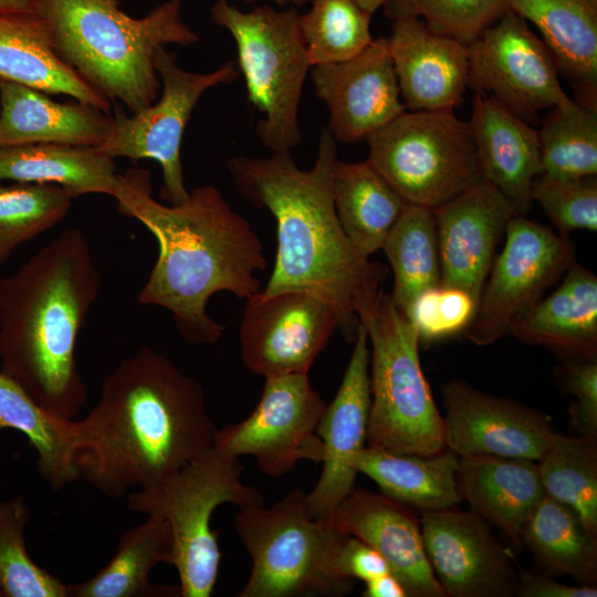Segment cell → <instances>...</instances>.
Masks as SVG:
<instances>
[{
    "label": "cell",
    "mask_w": 597,
    "mask_h": 597,
    "mask_svg": "<svg viewBox=\"0 0 597 597\" xmlns=\"http://www.w3.org/2000/svg\"><path fill=\"white\" fill-rule=\"evenodd\" d=\"M75 425L80 478L109 498L163 482L212 449L218 430L200 381L148 346L107 375Z\"/></svg>",
    "instance_id": "6da1fadb"
},
{
    "label": "cell",
    "mask_w": 597,
    "mask_h": 597,
    "mask_svg": "<svg viewBox=\"0 0 597 597\" xmlns=\"http://www.w3.org/2000/svg\"><path fill=\"white\" fill-rule=\"evenodd\" d=\"M122 176L117 211L138 220L159 247L138 302L169 311L187 343L214 344L224 327L206 311L210 297L230 292L249 300L261 291L255 273L268 261L259 235L213 186L197 187L184 203L167 206L153 198L147 170Z\"/></svg>",
    "instance_id": "7a4b0ae2"
},
{
    "label": "cell",
    "mask_w": 597,
    "mask_h": 597,
    "mask_svg": "<svg viewBox=\"0 0 597 597\" xmlns=\"http://www.w3.org/2000/svg\"><path fill=\"white\" fill-rule=\"evenodd\" d=\"M336 139L323 128L313 167L301 169L291 153L233 157L228 170L238 192L276 221L277 248L264 295L311 292L333 306L338 329L354 342L359 313L383 291L387 269L363 256L345 234L331 191Z\"/></svg>",
    "instance_id": "3957f363"
},
{
    "label": "cell",
    "mask_w": 597,
    "mask_h": 597,
    "mask_svg": "<svg viewBox=\"0 0 597 597\" xmlns=\"http://www.w3.org/2000/svg\"><path fill=\"white\" fill-rule=\"evenodd\" d=\"M102 284L76 227L0 277V371L62 419L72 420L87 400L76 344Z\"/></svg>",
    "instance_id": "277c9868"
},
{
    "label": "cell",
    "mask_w": 597,
    "mask_h": 597,
    "mask_svg": "<svg viewBox=\"0 0 597 597\" xmlns=\"http://www.w3.org/2000/svg\"><path fill=\"white\" fill-rule=\"evenodd\" d=\"M181 2L168 0L133 18L121 10V0H33L57 56L111 103L132 113L158 98L156 51L199 41L181 18Z\"/></svg>",
    "instance_id": "5b68a950"
},
{
    "label": "cell",
    "mask_w": 597,
    "mask_h": 597,
    "mask_svg": "<svg viewBox=\"0 0 597 597\" xmlns=\"http://www.w3.org/2000/svg\"><path fill=\"white\" fill-rule=\"evenodd\" d=\"M358 317L370 345L368 447L419 455L443 451V419L421 368L416 328L385 291Z\"/></svg>",
    "instance_id": "8992f818"
},
{
    "label": "cell",
    "mask_w": 597,
    "mask_h": 597,
    "mask_svg": "<svg viewBox=\"0 0 597 597\" xmlns=\"http://www.w3.org/2000/svg\"><path fill=\"white\" fill-rule=\"evenodd\" d=\"M234 530L252 561L239 597L344 596L337 555L347 534L310 513L306 493L291 490L271 506L239 507Z\"/></svg>",
    "instance_id": "52a82bcc"
},
{
    "label": "cell",
    "mask_w": 597,
    "mask_h": 597,
    "mask_svg": "<svg viewBox=\"0 0 597 597\" xmlns=\"http://www.w3.org/2000/svg\"><path fill=\"white\" fill-rule=\"evenodd\" d=\"M238 459L214 448L193 459L163 482L127 495L128 507L165 520L174 540V563L181 597L211 596L221 561L214 510L264 504L263 494L241 481Z\"/></svg>",
    "instance_id": "ba28073f"
},
{
    "label": "cell",
    "mask_w": 597,
    "mask_h": 597,
    "mask_svg": "<svg viewBox=\"0 0 597 597\" xmlns=\"http://www.w3.org/2000/svg\"><path fill=\"white\" fill-rule=\"evenodd\" d=\"M211 20L232 35L250 104L261 114L255 133L272 153H291L302 138L298 111L312 69L295 7L255 6L241 11L217 0Z\"/></svg>",
    "instance_id": "9c48e42d"
},
{
    "label": "cell",
    "mask_w": 597,
    "mask_h": 597,
    "mask_svg": "<svg viewBox=\"0 0 597 597\" xmlns=\"http://www.w3.org/2000/svg\"><path fill=\"white\" fill-rule=\"evenodd\" d=\"M368 161L407 203L434 209L483 180L468 122L405 111L366 138Z\"/></svg>",
    "instance_id": "30bf717a"
},
{
    "label": "cell",
    "mask_w": 597,
    "mask_h": 597,
    "mask_svg": "<svg viewBox=\"0 0 597 597\" xmlns=\"http://www.w3.org/2000/svg\"><path fill=\"white\" fill-rule=\"evenodd\" d=\"M154 63L163 87L159 98L132 115L115 103L111 133L96 148L112 158L156 160L163 172L160 197L169 205H180L189 197L180 156L187 123L206 91L231 84L240 71L235 61H228L209 73L189 72L165 46L156 51Z\"/></svg>",
    "instance_id": "8fae6325"
},
{
    "label": "cell",
    "mask_w": 597,
    "mask_h": 597,
    "mask_svg": "<svg viewBox=\"0 0 597 597\" xmlns=\"http://www.w3.org/2000/svg\"><path fill=\"white\" fill-rule=\"evenodd\" d=\"M484 282L476 311L463 335L490 345L510 334L513 322L537 303L575 262L567 234L515 214Z\"/></svg>",
    "instance_id": "7c38bea8"
},
{
    "label": "cell",
    "mask_w": 597,
    "mask_h": 597,
    "mask_svg": "<svg viewBox=\"0 0 597 597\" xmlns=\"http://www.w3.org/2000/svg\"><path fill=\"white\" fill-rule=\"evenodd\" d=\"M325 407L307 374L265 378L253 411L218 429L213 448L234 459L254 457L271 478L283 476L302 460L322 463L324 446L316 429Z\"/></svg>",
    "instance_id": "4fadbf2b"
},
{
    "label": "cell",
    "mask_w": 597,
    "mask_h": 597,
    "mask_svg": "<svg viewBox=\"0 0 597 597\" xmlns=\"http://www.w3.org/2000/svg\"><path fill=\"white\" fill-rule=\"evenodd\" d=\"M468 86L488 94L525 122L540 111L570 105L555 60L526 20L509 9L468 44Z\"/></svg>",
    "instance_id": "5bb4252c"
},
{
    "label": "cell",
    "mask_w": 597,
    "mask_h": 597,
    "mask_svg": "<svg viewBox=\"0 0 597 597\" xmlns=\"http://www.w3.org/2000/svg\"><path fill=\"white\" fill-rule=\"evenodd\" d=\"M338 326L333 306L311 292H259L247 300L240 326L243 365L264 379L308 374Z\"/></svg>",
    "instance_id": "9a60e30c"
},
{
    "label": "cell",
    "mask_w": 597,
    "mask_h": 597,
    "mask_svg": "<svg viewBox=\"0 0 597 597\" xmlns=\"http://www.w3.org/2000/svg\"><path fill=\"white\" fill-rule=\"evenodd\" d=\"M425 551L444 597H511L519 572L491 525L471 511L422 512Z\"/></svg>",
    "instance_id": "2e32d148"
},
{
    "label": "cell",
    "mask_w": 597,
    "mask_h": 597,
    "mask_svg": "<svg viewBox=\"0 0 597 597\" xmlns=\"http://www.w3.org/2000/svg\"><path fill=\"white\" fill-rule=\"evenodd\" d=\"M441 394L444 443L459 457L538 461L558 436L544 411L485 394L467 381L451 379Z\"/></svg>",
    "instance_id": "e0dca14e"
},
{
    "label": "cell",
    "mask_w": 597,
    "mask_h": 597,
    "mask_svg": "<svg viewBox=\"0 0 597 597\" xmlns=\"http://www.w3.org/2000/svg\"><path fill=\"white\" fill-rule=\"evenodd\" d=\"M311 80L329 112L327 128L336 140L366 139L407 111L384 36L348 60L312 66Z\"/></svg>",
    "instance_id": "ac0fdd59"
},
{
    "label": "cell",
    "mask_w": 597,
    "mask_h": 597,
    "mask_svg": "<svg viewBox=\"0 0 597 597\" xmlns=\"http://www.w3.org/2000/svg\"><path fill=\"white\" fill-rule=\"evenodd\" d=\"M353 352L333 400L326 405L316 433L324 446L323 470L306 494L313 517L328 516L355 489V455L366 447L370 411V349L359 322Z\"/></svg>",
    "instance_id": "d6986e66"
},
{
    "label": "cell",
    "mask_w": 597,
    "mask_h": 597,
    "mask_svg": "<svg viewBox=\"0 0 597 597\" xmlns=\"http://www.w3.org/2000/svg\"><path fill=\"white\" fill-rule=\"evenodd\" d=\"M440 258V283L468 292L479 303L506 226L512 202L485 180L432 209Z\"/></svg>",
    "instance_id": "ffe728a7"
},
{
    "label": "cell",
    "mask_w": 597,
    "mask_h": 597,
    "mask_svg": "<svg viewBox=\"0 0 597 597\" xmlns=\"http://www.w3.org/2000/svg\"><path fill=\"white\" fill-rule=\"evenodd\" d=\"M326 517L341 533L375 548L407 597H444L425 551L420 520L410 507L355 488Z\"/></svg>",
    "instance_id": "44dd1931"
},
{
    "label": "cell",
    "mask_w": 597,
    "mask_h": 597,
    "mask_svg": "<svg viewBox=\"0 0 597 597\" xmlns=\"http://www.w3.org/2000/svg\"><path fill=\"white\" fill-rule=\"evenodd\" d=\"M408 111H453L469 81L468 45L432 32L420 19L394 20L387 38Z\"/></svg>",
    "instance_id": "7402d4cb"
},
{
    "label": "cell",
    "mask_w": 597,
    "mask_h": 597,
    "mask_svg": "<svg viewBox=\"0 0 597 597\" xmlns=\"http://www.w3.org/2000/svg\"><path fill=\"white\" fill-rule=\"evenodd\" d=\"M468 123L483 180L498 188L517 214H527L532 185L541 174L537 130L484 93H475Z\"/></svg>",
    "instance_id": "603a6c76"
},
{
    "label": "cell",
    "mask_w": 597,
    "mask_h": 597,
    "mask_svg": "<svg viewBox=\"0 0 597 597\" xmlns=\"http://www.w3.org/2000/svg\"><path fill=\"white\" fill-rule=\"evenodd\" d=\"M0 100V146L49 143L96 148L111 133V113L87 103L55 102L45 92L4 78Z\"/></svg>",
    "instance_id": "cb8c5ba5"
},
{
    "label": "cell",
    "mask_w": 597,
    "mask_h": 597,
    "mask_svg": "<svg viewBox=\"0 0 597 597\" xmlns=\"http://www.w3.org/2000/svg\"><path fill=\"white\" fill-rule=\"evenodd\" d=\"M457 485L470 511L522 546V530L546 495L537 461L499 455L459 457Z\"/></svg>",
    "instance_id": "d4e9b609"
},
{
    "label": "cell",
    "mask_w": 597,
    "mask_h": 597,
    "mask_svg": "<svg viewBox=\"0 0 597 597\" xmlns=\"http://www.w3.org/2000/svg\"><path fill=\"white\" fill-rule=\"evenodd\" d=\"M510 334L559 358H597V276L574 262L562 283L512 324Z\"/></svg>",
    "instance_id": "484cf974"
},
{
    "label": "cell",
    "mask_w": 597,
    "mask_h": 597,
    "mask_svg": "<svg viewBox=\"0 0 597 597\" xmlns=\"http://www.w3.org/2000/svg\"><path fill=\"white\" fill-rule=\"evenodd\" d=\"M0 78L111 113L112 103L57 56L50 29L35 11L0 12Z\"/></svg>",
    "instance_id": "4316f807"
},
{
    "label": "cell",
    "mask_w": 597,
    "mask_h": 597,
    "mask_svg": "<svg viewBox=\"0 0 597 597\" xmlns=\"http://www.w3.org/2000/svg\"><path fill=\"white\" fill-rule=\"evenodd\" d=\"M510 9L538 28L575 101L597 109V6L589 0H510Z\"/></svg>",
    "instance_id": "83f0119b"
},
{
    "label": "cell",
    "mask_w": 597,
    "mask_h": 597,
    "mask_svg": "<svg viewBox=\"0 0 597 597\" xmlns=\"http://www.w3.org/2000/svg\"><path fill=\"white\" fill-rule=\"evenodd\" d=\"M0 180L54 184L75 198L118 195L123 176L114 158L95 147L34 143L0 146Z\"/></svg>",
    "instance_id": "f1b7e54d"
},
{
    "label": "cell",
    "mask_w": 597,
    "mask_h": 597,
    "mask_svg": "<svg viewBox=\"0 0 597 597\" xmlns=\"http://www.w3.org/2000/svg\"><path fill=\"white\" fill-rule=\"evenodd\" d=\"M459 455L450 449L432 454L392 453L366 446L354 458L357 473L371 479L386 496L421 512L457 506Z\"/></svg>",
    "instance_id": "f546056e"
},
{
    "label": "cell",
    "mask_w": 597,
    "mask_h": 597,
    "mask_svg": "<svg viewBox=\"0 0 597 597\" xmlns=\"http://www.w3.org/2000/svg\"><path fill=\"white\" fill-rule=\"evenodd\" d=\"M336 214L348 240L365 258L383 249L407 202L368 161L338 159L331 169Z\"/></svg>",
    "instance_id": "4dcf8cb0"
},
{
    "label": "cell",
    "mask_w": 597,
    "mask_h": 597,
    "mask_svg": "<svg viewBox=\"0 0 597 597\" xmlns=\"http://www.w3.org/2000/svg\"><path fill=\"white\" fill-rule=\"evenodd\" d=\"M174 563L169 524L149 515L140 525L125 531L113 558L93 577L67 584L66 597H178L180 588L156 585L149 576L159 564Z\"/></svg>",
    "instance_id": "1f68e13d"
},
{
    "label": "cell",
    "mask_w": 597,
    "mask_h": 597,
    "mask_svg": "<svg viewBox=\"0 0 597 597\" xmlns=\"http://www.w3.org/2000/svg\"><path fill=\"white\" fill-rule=\"evenodd\" d=\"M24 434L36 452V470L54 490L80 478L75 464V421L41 407L13 379L0 371V431Z\"/></svg>",
    "instance_id": "d6a6232c"
},
{
    "label": "cell",
    "mask_w": 597,
    "mask_h": 597,
    "mask_svg": "<svg viewBox=\"0 0 597 597\" xmlns=\"http://www.w3.org/2000/svg\"><path fill=\"white\" fill-rule=\"evenodd\" d=\"M522 546L547 568L597 585V535L568 505L545 495L527 519Z\"/></svg>",
    "instance_id": "836d02e7"
},
{
    "label": "cell",
    "mask_w": 597,
    "mask_h": 597,
    "mask_svg": "<svg viewBox=\"0 0 597 597\" xmlns=\"http://www.w3.org/2000/svg\"><path fill=\"white\" fill-rule=\"evenodd\" d=\"M383 250L394 273L390 297L407 317L415 298L440 284V258L431 209L407 203Z\"/></svg>",
    "instance_id": "e575fe53"
},
{
    "label": "cell",
    "mask_w": 597,
    "mask_h": 597,
    "mask_svg": "<svg viewBox=\"0 0 597 597\" xmlns=\"http://www.w3.org/2000/svg\"><path fill=\"white\" fill-rule=\"evenodd\" d=\"M537 464L546 495L570 506L597 535V438L558 433Z\"/></svg>",
    "instance_id": "d590c367"
},
{
    "label": "cell",
    "mask_w": 597,
    "mask_h": 597,
    "mask_svg": "<svg viewBox=\"0 0 597 597\" xmlns=\"http://www.w3.org/2000/svg\"><path fill=\"white\" fill-rule=\"evenodd\" d=\"M541 174L559 179L597 175V109L575 100L549 108L537 130Z\"/></svg>",
    "instance_id": "8d00e7d4"
},
{
    "label": "cell",
    "mask_w": 597,
    "mask_h": 597,
    "mask_svg": "<svg viewBox=\"0 0 597 597\" xmlns=\"http://www.w3.org/2000/svg\"><path fill=\"white\" fill-rule=\"evenodd\" d=\"M74 198L54 184L0 180V265L20 245L60 223Z\"/></svg>",
    "instance_id": "74e56055"
},
{
    "label": "cell",
    "mask_w": 597,
    "mask_h": 597,
    "mask_svg": "<svg viewBox=\"0 0 597 597\" xmlns=\"http://www.w3.org/2000/svg\"><path fill=\"white\" fill-rule=\"evenodd\" d=\"M298 25L312 66L348 60L374 40L371 14L356 0H311Z\"/></svg>",
    "instance_id": "f35d334b"
},
{
    "label": "cell",
    "mask_w": 597,
    "mask_h": 597,
    "mask_svg": "<svg viewBox=\"0 0 597 597\" xmlns=\"http://www.w3.org/2000/svg\"><path fill=\"white\" fill-rule=\"evenodd\" d=\"M31 511L22 496L0 501V586L4 597H66L67 584L30 557L24 540Z\"/></svg>",
    "instance_id": "ab89813d"
},
{
    "label": "cell",
    "mask_w": 597,
    "mask_h": 597,
    "mask_svg": "<svg viewBox=\"0 0 597 597\" xmlns=\"http://www.w3.org/2000/svg\"><path fill=\"white\" fill-rule=\"evenodd\" d=\"M392 20L420 19L432 32L470 44L510 9V0H390Z\"/></svg>",
    "instance_id": "60d3db41"
},
{
    "label": "cell",
    "mask_w": 597,
    "mask_h": 597,
    "mask_svg": "<svg viewBox=\"0 0 597 597\" xmlns=\"http://www.w3.org/2000/svg\"><path fill=\"white\" fill-rule=\"evenodd\" d=\"M537 201L559 233L597 230V179H559L538 175L532 185Z\"/></svg>",
    "instance_id": "b9f144b4"
},
{
    "label": "cell",
    "mask_w": 597,
    "mask_h": 597,
    "mask_svg": "<svg viewBox=\"0 0 597 597\" xmlns=\"http://www.w3.org/2000/svg\"><path fill=\"white\" fill-rule=\"evenodd\" d=\"M476 302L464 290L438 284L421 292L412 302L407 318L417 331L420 344H431L463 334L471 324Z\"/></svg>",
    "instance_id": "7bdbcfd3"
},
{
    "label": "cell",
    "mask_w": 597,
    "mask_h": 597,
    "mask_svg": "<svg viewBox=\"0 0 597 597\" xmlns=\"http://www.w3.org/2000/svg\"><path fill=\"white\" fill-rule=\"evenodd\" d=\"M557 378L576 400L568 409L579 436L597 438V358L563 357Z\"/></svg>",
    "instance_id": "ee69618b"
},
{
    "label": "cell",
    "mask_w": 597,
    "mask_h": 597,
    "mask_svg": "<svg viewBox=\"0 0 597 597\" xmlns=\"http://www.w3.org/2000/svg\"><path fill=\"white\" fill-rule=\"evenodd\" d=\"M337 569L343 578L364 583L390 573L387 562L375 548L352 535H346L341 543Z\"/></svg>",
    "instance_id": "f6af8a7d"
},
{
    "label": "cell",
    "mask_w": 597,
    "mask_h": 597,
    "mask_svg": "<svg viewBox=\"0 0 597 597\" xmlns=\"http://www.w3.org/2000/svg\"><path fill=\"white\" fill-rule=\"evenodd\" d=\"M515 595L520 597H596L597 587L580 584L566 585L549 575L521 572Z\"/></svg>",
    "instance_id": "bcb514c9"
},
{
    "label": "cell",
    "mask_w": 597,
    "mask_h": 597,
    "mask_svg": "<svg viewBox=\"0 0 597 597\" xmlns=\"http://www.w3.org/2000/svg\"><path fill=\"white\" fill-rule=\"evenodd\" d=\"M364 597H407L399 580L391 574H385L365 582Z\"/></svg>",
    "instance_id": "7dc6e473"
},
{
    "label": "cell",
    "mask_w": 597,
    "mask_h": 597,
    "mask_svg": "<svg viewBox=\"0 0 597 597\" xmlns=\"http://www.w3.org/2000/svg\"><path fill=\"white\" fill-rule=\"evenodd\" d=\"M2 11H35L33 0H0Z\"/></svg>",
    "instance_id": "c3c4849f"
},
{
    "label": "cell",
    "mask_w": 597,
    "mask_h": 597,
    "mask_svg": "<svg viewBox=\"0 0 597 597\" xmlns=\"http://www.w3.org/2000/svg\"><path fill=\"white\" fill-rule=\"evenodd\" d=\"M357 3L371 15L390 0H356Z\"/></svg>",
    "instance_id": "681fc988"
},
{
    "label": "cell",
    "mask_w": 597,
    "mask_h": 597,
    "mask_svg": "<svg viewBox=\"0 0 597 597\" xmlns=\"http://www.w3.org/2000/svg\"><path fill=\"white\" fill-rule=\"evenodd\" d=\"M244 1L252 3L255 0H244ZM273 1L281 7H284L286 4H292L294 7H302L306 4L307 2H311V0H273Z\"/></svg>",
    "instance_id": "f907efd6"
},
{
    "label": "cell",
    "mask_w": 597,
    "mask_h": 597,
    "mask_svg": "<svg viewBox=\"0 0 597 597\" xmlns=\"http://www.w3.org/2000/svg\"><path fill=\"white\" fill-rule=\"evenodd\" d=\"M0 597H4V594H3V590L1 588V586H0Z\"/></svg>",
    "instance_id": "816d5d0a"
},
{
    "label": "cell",
    "mask_w": 597,
    "mask_h": 597,
    "mask_svg": "<svg viewBox=\"0 0 597 597\" xmlns=\"http://www.w3.org/2000/svg\"><path fill=\"white\" fill-rule=\"evenodd\" d=\"M594 6H597V0H589Z\"/></svg>",
    "instance_id": "f5cc1de1"
},
{
    "label": "cell",
    "mask_w": 597,
    "mask_h": 597,
    "mask_svg": "<svg viewBox=\"0 0 597 597\" xmlns=\"http://www.w3.org/2000/svg\"><path fill=\"white\" fill-rule=\"evenodd\" d=\"M0 111H1V100H0Z\"/></svg>",
    "instance_id": "db71d44e"
}]
</instances>
